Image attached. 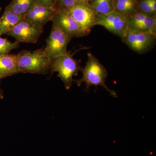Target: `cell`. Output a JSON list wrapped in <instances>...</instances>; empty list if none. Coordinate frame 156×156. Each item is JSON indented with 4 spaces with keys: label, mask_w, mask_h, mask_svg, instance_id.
<instances>
[{
    "label": "cell",
    "mask_w": 156,
    "mask_h": 156,
    "mask_svg": "<svg viewBox=\"0 0 156 156\" xmlns=\"http://www.w3.org/2000/svg\"><path fill=\"white\" fill-rule=\"evenodd\" d=\"M88 61L85 67L83 68V76L79 80H73L78 87L84 83L86 85V90L88 91L92 86L97 87L100 86L103 87L110 95L114 97H117L115 91L109 89L105 84L108 73L106 69L101 63L100 61L92 53H87Z\"/></svg>",
    "instance_id": "6da1fadb"
},
{
    "label": "cell",
    "mask_w": 156,
    "mask_h": 156,
    "mask_svg": "<svg viewBox=\"0 0 156 156\" xmlns=\"http://www.w3.org/2000/svg\"><path fill=\"white\" fill-rule=\"evenodd\" d=\"M20 73L46 75L49 73L51 59L44 48L34 51L23 50L17 54Z\"/></svg>",
    "instance_id": "7a4b0ae2"
},
{
    "label": "cell",
    "mask_w": 156,
    "mask_h": 156,
    "mask_svg": "<svg viewBox=\"0 0 156 156\" xmlns=\"http://www.w3.org/2000/svg\"><path fill=\"white\" fill-rule=\"evenodd\" d=\"M74 53L68 51L64 55L51 59L50 71L52 75L58 72V77L61 79L66 90L70 89L73 82V77L76 76L79 72L82 71L83 68L81 66L80 59L77 60L73 58Z\"/></svg>",
    "instance_id": "3957f363"
},
{
    "label": "cell",
    "mask_w": 156,
    "mask_h": 156,
    "mask_svg": "<svg viewBox=\"0 0 156 156\" xmlns=\"http://www.w3.org/2000/svg\"><path fill=\"white\" fill-rule=\"evenodd\" d=\"M122 39L131 50L143 54L150 51L155 46L156 34L128 28L126 34Z\"/></svg>",
    "instance_id": "277c9868"
},
{
    "label": "cell",
    "mask_w": 156,
    "mask_h": 156,
    "mask_svg": "<svg viewBox=\"0 0 156 156\" xmlns=\"http://www.w3.org/2000/svg\"><path fill=\"white\" fill-rule=\"evenodd\" d=\"M67 10L80 27V37L89 35L96 25L98 15L89 4L77 2Z\"/></svg>",
    "instance_id": "5b68a950"
},
{
    "label": "cell",
    "mask_w": 156,
    "mask_h": 156,
    "mask_svg": "<svg viewBox=\"0 0 156 156\" xmlns=\"http://www.w3.org/2000/svg\"><path fill=\"white\" fill-rule=\"evenodd\" d=\"M72 39L60 29L52 27L50 36L46 40V54L51 59L65 55L68 52V45Z\"/></svg>",
    "instance_id": "8992f818"
},
{
    "label": "cell",
    "mask_w": 156,
    "mask_h": 156,
    "mask_svg": "<svg viewBox=\"0 0 156 156\" xmlns=\"http://www.w3.org/2000/svg\"><path fill=\"white\" fill-rule=\"evenodd\" d=\"M43 31V27H39L23 18L6 35L13 37L20 43L35 44Z\"/></svg>",
    "instance_id": "52a82bcc"
},
{
    "label": "cell",
    "mask_w": 156,
    "mask_h": 156,
    "mask_svg": "<svg viewBox=\"0 0 156 156\" xmlns=\"http://www.w3.org/2000/svg\"><path fill=\"white\" fill-rule=\"evenodd\" d=\"M96 25L103 27L109 32L122 38L128 30V19L116 11L97 16Z\"/></svg>",
    "instance_id": "ba28073f"
},
{
    "label": "cell",
    "mask_w": 156,
    "mask_h": 156,
    "mask_svg": "<svg viewBox=\"0 0 156 156\" xmlns=\"http://www.w3.org/2000/svg\"><path fill=\"white\" fill-rule=\"evenodd\" d=\"M51 21L53 26L60 29L72 39L80 37V27L66 9L58 8Z\"/></svg>",
    "instance_id": "9c48e42d"
},
{
    "label": "cell",
    "mask_w": 156,
    "mask_h": 156,
    "mask_svg": "<svg viewBox=\"0 0 156 156\" xmlns=\"http://www.w3.org/2000/svg\"><path fill=\"white\" fill-rule=\"evenodd\" d=\"M58 8L35 3L24 17L34 25L43 27L46 23L52 20Z\"/></svg>",
    "instance_id": "30bf717a"
},
{
    "label": "cell",
    "mask_w": 156,
    "mask_h": 156,
    "mask_svg": "<svg viewBox=\"0 0 156 156\" xmlns=\"http://www.w3.org/2000/svg\"><path fill=\"white\" fill-rule=\"evenodd\" d=\"M127 19L128 28L156 34V16L138 11Z\"/></svg>",
    "instance_id": "8fae6325"
},
{
    "label": "cell",
    "mask_w": 156,
    "mask_h": 156,
    "mask_svg": "<svg viewBox=\"0 0 156 156\" xmlns=\"http://www.w3.org/2000/svg\"><path fill=\"white\" fill-rule=\"evenodd\" d=\"M17 55H0V79L19 73Z\"/></svg>",
    "instance_id": "7c38bea8"
},
{
    "label": "cell",
    "mask_w": 156,
    "mask_h": 156,
    "mask_svg": "<svg viewBox=\"0 0 156 156\" xmlns=\"http://www.w3.org/2000/svg\"><path fill=\"white\" fill-rule=\"evenodd\" d=\"M23 18V17L17 15L6 8L0 17V37L3 34H6Z\"/></svg>",
    "instance_id": "4fadbf2b"
},
{
    "label": "cell",
    "mask_w": 156,
    "mask_h": 156,
    "mask_svg": "<svg viewBox=\"0 0 156 156\" xmlns=\"http://www.w3.org/2000/svg\"><path fill=\"white\" fill-rule=\"evenodd\" d=\"M114 11L126 18L138 11V0H113Z\"/></svg>",
    "instance_id": "5bb4252c"
},
{
    "label": "cell",
    "mask_w": 156,
    "mask_h": 156,
    "mask_svg": "<svg viewBox=\"0 0 156 156\" xmlns=\"http://www.w3.org/2000/svg\"><path fill=\"white\" fill-rule=\"evenodd\" d=\"M36 3V0H12L6 9L24 17Z\"/></svg>",
    "instance_id": "9a60e30c"
},
{
    "label": "cell",
    "mask_w": 156,
    "mask_h": 156,
    "mask_svg": "<svg viewBox=\"0 0 156 156\" xmlns=\"http://www.w3.org/2000/svg\"><path fill=\"white\" fill-rule=\"evenodd\" d=\"M89 5L98 16L114 11L113 0H91Z\"/></svg>",
    "instance_id": "2e32d148"
},
{
    "label": "cell",
    "mask_w": 156,
    "mask_h": 156,
    "mask_svg": "<svg viewBox=\"0 0 156 156\" xmlns=\"http://www.w3.org/2000/svg\"><path fill=\"white\" fill-rule=\"evenodd\" d=\"M20 43L17 41L12 43L8 39L0 37V55L9 54L11 50L19 47Z\"/></svg>",
    "instance_id": "e0dca14e"
},
{
    "label": "cell",
    "mask_w": 156,
    "mask_h": 156,
    "mask_svg": "<svg viewBox=\"0 0 156 156\" xmlns=\"http://www.w3.org/2000/svg\"><path fill=\"white\" fill-rule=\"evenodd\" d=\"M138 11L149 15L156 16L151 7L150 0H138Z\"/></svg>",
    "instance_id": "ac0fdd59"
},
{
    "label": "cell",
    "mask_w": 156,
    "mask_h": 156,
    "mask_svg": "<svg viewBox=\"0 0 156 156\" xmlns=\"http://www.w3.org/2000/svg\"><path fill=\"white\" fill-rule=\"evenodd\" d=\"M76 3V0H57V6L58 8H62L67 10Z\"/></svg>",
    "instance_id": "d6986e66"
},
{
    "label": "cell",
    "mask_w": 156,
    "mask_h": 156,
    "mask_svg": "<svg viewBox=\"0 0 156 156\" xmlns=\"http://www.w3.org/2000/svg\"><path fill=\"white\" fill-rule=\"evenodd\" d=\"M36 3L44 5L54 6L58 8L57 6V0H36Z\"/></svg>",
    "instance_id": "ffe728a7"
},
{
    "label": "cell",
    "mask_w": 156,
    "mask_h": 156,
    "mask_svg": "<svg viewBox=\"0 0 156 156\" xmlns=\"http://www.w3.org/2000/svg\"><path fill=\"white\" fill-rule=\"evenodd\" d=\"M151 8L155 13H156V0H150Z\"/></svg>",
    "instance_id": "44dd1931"
},
{
    "label": "cell",
    "mask_w": 156,
    "mask_h": 156,
    "mask_svg": "<svg viewBox=\"0 0 156 156\" xmlns=\"http://www.w3.org/2000/svg\"><path fill=\"white\" fill-rule=\"evenodd\" d=\"M1 79H0V99H3L4 98V92L1 87Z\"/></svg>",
    "instance_id": "7402d4cb"
},
{
    "label": "cell",
    "mask_w": 156,
    "mask_h": 156,
    "mask_svg": "<svg viewBox=\"0 0 156 156\" xmlns=\"http://www.w3.org/2000/svg\"><path fill=\"white\" fill-rule=\"evenodd\" d=\"M77 2H81L89 4L91 0H76Z\"/></svg>",
    "instance_id": "603a6c76"
},
{
    "label": "cell",
    "mask_w": 156,
    "mask_h": 156,
    "mask_svg": "<svg viewBox=\"0 0 156 156\" xmlns=\"http://www.w3.org/2000/svg\"><path fill=\"white\" fill-rule=\"evenodd\" d=\"M1 10H2V8H1V7H0V13H1Z\"/></svg>",
    "instance_id": "cb8c5ba5"
}]
</instances>
